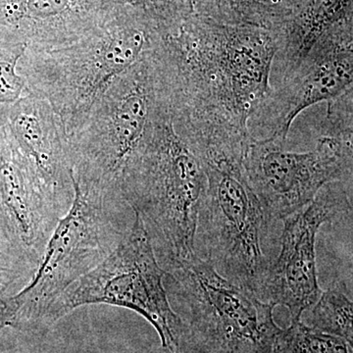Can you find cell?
Here are the masks:
<instances>
[{
    "instance_id": "cell-1",
    "label": "cell",
    "mask_w": 353,
    "mask_h": 353,
    "mask_svg": "<svg viewBox=\"0 0 353 353\" xmlns=\"http://www.w3.org/2000/svg\"><path fill=\"white\" fill-rule=\"evenodd\" d=\"M279 31L228 25L192 13L159 32L150 52L178 131L199 157H243L250 121L271 90Z\"/></svg>"
},
{
    "instance_id": "cell-13",
    "label": "cell",
    "mask_w": 353,
    "mask_h": 353,
    "mask_svg": "<svg viewBox=\"0 0 353 353\" xmlns=\"http://www.w3.org/2000/svg\"><path fill=\"white\" fill-rule=\"evenodd\" d=\"M6 121L16 148L62 212L74 197L68 134L50 102L29 92L7 104Z\"/></svg>"
},
{
    "instance_id": "cell-6",
    "label": "cell",
    "mask_w": 353,
    "mask_h": 353,
    "mask_svg": "<svg viewBox=\"0 0 353 353\" xmlns=\"http://www.w3.org/2000/svg\"><path fill=\"white\" fill-rule=\"evenodd\" d=\"M157 95L148 52L110 83L68 134L72 180L121 194V175L145 134Z\"/></svg>"
},
{
    "instance_id": "cell-4",
    "label": "cell",
    "mask_w": 353,
    "mask_h": 353,
    "mask_svg": "<svg viewBox=\"0 0 353 353\" xmlns=\"http://www.w3.org/2000/svg\"><path fill=\"white\" fill-rule=\"evenodd\" d=\"M74 197L58 222L34 273L9 299L12 327L41 329L48 309L79 279L119 245L134 217L120 194L83 187L72 181Z\"/></svg>"
},
{
    "instance_id": "cell-10",
    "label": "cell",
    "mask_w": 353,
    "mask_h": 353,
    "mask_svg": "<svg viewBox=\"0 0 353 353\" xmlns=\"http://www.w3.org/2000/svg\"><path fill=\"white\" fill-rule=\"evenodd\" d=\"M352 183L333 182L323 187L313 201L282 221L280 252L262 288L260 299L289 308L292 323L322 294L316 269V238L320 228L352 216Z\"/></svg>"
},
{
    "instance_id": "cell-14",
    "label": "cell",
    "mask_w": 353,
    "mask_h": 353,
    "mask_svg": "<svg viewBox=\"0 0 353 353\" xmlns=\"http://www.w3.org/2000/svg\"><path fill=\"white\" fill-rule=\"evenodd\" d=\"M120 6L113 0H0V43L28 50L74 43Z\"/></svg>"
},
{
    "instance_id": "cell-3",
    "label": "cell",
    "mask_w": 353,
    "mask_h": 353,
    "mask_svg": "<svg viewBox=\"0 0 353 353\" xmlns=\"http://www.w3.org/2000/svg\"><path fill=\"white\" fill-rule=\"evenodd\" d=\"M158 38L157 25L143 7L124 4L74 43L26 50L18 72L30 92L50 102L69 134L110 83L153 50Z\"/></svg>"
},
{
    "instance_id": "cell-17",
    "label": "cell",
    "mask_w": 353,
    "mask_h": 353,
    "mask_svg": "<svg viewBox=\"0 0 353 353\" xmlns=\"http://www.w3.org/2000/svg\"><path fill=\"white\" fill-rule=\"evenodd\" d=\"M352 301L339 289L323 292L311 311L316 331L326 332L352 343Z\"/></svg>"
},
{
    "instance_id": "cell-9",
    "label": "cell",
    "mask_w": 353,
    "mask_h": 353,
    "mask_svg": "<svg viewBox=\"0 0 353 353\" xmlns=\"http://www.w3.org/2000/svg\"><path fill=\"white\" fill-rule=\"evenodd\" d=\"M285 145L282 139L252 137L243 159L246 179L273 222L307 206L330 183H352L353 139L321 132L309 152Z\"/></svg>"
},
{
    "instance_id": "cell-7",
    "label": "cell",
    "mask_w": 353,
    "mask_h": 353,
    "mask_svg": "<svg viewBox=\"0 0 353 353\" xmlns=\"http://www.w3.org/2000/svg\"><path fill=\"white\" fill-rule=\"evenodd\" d=\"M165 276L143 222L134 214L131 229L119 245L65 290L48 309L41 328L82 306L106 304L143 316L157 330L165 353H182L185 326L172 308Z\"/></svg>"
},
{
    "instance_id": "cell-8",
    "label": "cell",
    "mask_w": 353,
    "mask_h": 353,
    "mask_svg": "<svg viewBox=\"0 0 353 353\" xmlns=\"http://www.w3.org/2000/svg\"><path fill=\"white\" fill-rule=\"evenodd\" d=\"M164 284L169 299L189 311L201 353H272L283 332L273 304L222 277L196 253L166 272Z\"/></svg>"
},
{
    "instance_id": "cell-12",
    "label": "cell",
    "mask_w": 353,
    "mask_h": 353,
    "mask_svg": "<svg viewBox=\"0 0 353 353\" xmlns=\"http://www.w3.org/2000/svg\"><path fill=\"white\" fill-rule=\"evenodd\" d=\"M0 104V246L36 269L64 213L16 148Z\"/></svg>"
},
{
    "instance_id": "cell-20",
    "label": "cell",
    "mask_w": 353,
    "mask_h": 353,
    "mask_svg": "<svg viewBox=\"0 0 353 353\" xmlns=\"http://www.w3.org/2000/svg\"><path fill=\"white\" fill-rule=\"evenodd\" d=\"M34 273V269L21 261L0 246V290L22 289L21 283L25 285ZM15 294V292H14Z\"/></svg>"
},
{
    "instance_id": "cell-15",
    "label": "cell",
    "mask_w": 353,
    "mask_h": 353,
    "mask_svg": "<svg viewBox=\"0 0 353 353\" xmlns=\"http://www.w3.org/2000/svg\"><path fill=\"white\" fill-rule=\"evenodd\" d=\"M353 20V0H309L279 31L278 52L283 77L301 64L327 32Z\"/></svg>"
},
{
    "instance_id": "cell-5",
    "label": "cell",
    "mask_w": 353,
    "mask_h": 353,
    "mask_svg": "<svg viewBox=\"0 0 353 353\" xmlns=\"http://www.w3.org/2000/svg\"><path fill=\"white\" fill-rule=\"evenodd\" d=\"M208 185L199 208L196 252L222 277L260 299L273 257L270 234L278 222L267 217L250 187L243 159L211 155L202 159Z\"/></svg>"
},
{
    "instance_id": "cell-16",
    "label": "cell",
    "mask_w": 353,
    "mask_h": 353,
    "mask_svg": "<svg viewBox=\"0 0 353 353\" xmlns=\"http://www.w3.org/2000/svg\"><path fill=\"white\" fill-rule=\"evenodd\" d=\"M309 0H194V13L228 25L279 30Z\"/></svg>"
},
{
    "instance_id": "cell-2",
    "label": "cell",
    "mask_w": 353,
    "mask_h": 353,
    "mask_svg": "<svg viewBox=\"0 0 353 353\" xmlns=\"http://www.w3.org/2000/svg\"><path fill=\"white\" fill-rule=\"evenodd\" d=\"M206 185L203 161L176 129L157 85L152 117L122 172L120 192L143 222L167 273L196 254L197 217Z\"/></svg>"
},
{
    "instance_id": "cell-19",
    "label": "cell",
    "mask_w": 353,
    "mask_h": 353,
    "mask_svg": "<svg viewBox=\"0 0 353 353\" xmlns=\"http://www.w3.org/2000/svg\"><path fill=\"white\" fill-rule=\"evenodd\" d=\"M161 32L175 31L194 13V0H139Z\"/></svg>"
},
{
    "instance_id": "cell-11",
    "label": "cell",
    "mask_w": 353,
    "mask_h": 353,
    "mask_svg": "<svg viewBox=\"0 0 353 353\" xmlns=\"http://www.w3.org/2000/svg\"><path fill=\"white\" fill-rule=\"evenodd\" d=\"M353 82V20L336 25L318 39L294 71L272 88L248 127L260 139L287 141L292 123L306 108L345 94Z\"/></svg>"
},
{
    "instance_id": "cell-21",
    "label": "cell",
    "mask_w": 353,
    "mask_h": 353,
    "mask_svg": "<svg viewBox=\"0 0 353 353\" xmlns=\"http://www.w3.org/2000/svg\"><path fill=\"white\" fill-rule=\"evenodd\" d=\"M14 292L0 290V331L6 327L12 326L13 315L11 312L9 299Z\"/></svg>"
},
{
    "instance_id": "cell-18",
    "label": "cell",
    "mask_w": 353,
    "mask_h": 353,
    "mask_svg": "<svg viewBox=\"0 0 353 353\" xmlns=\"http://www.w3.org/2000/svg\"><path fill=\"white\" fill-rule=\"evenodd\" d=\"M24 44L0 43V104H12L29 94L25 78L18 72Z\"/></svg>"
}]
</instances>
